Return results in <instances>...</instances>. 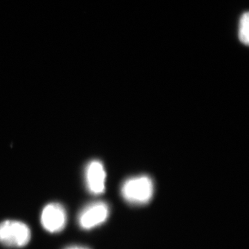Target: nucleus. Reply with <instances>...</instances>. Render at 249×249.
Here are the masks:
<instances>
[{
    "label": "nucleus",
    "mask_w": 249,
    "mask_h": 249,
    "mask_svg": "<svg viewBox=\"0 0 249 249\" xmlns=\"http://www.w3.org/2000/svg\"><path fill=\"white\" fill-rule=\"evenodd\" d=\"M124 200L130 204H145L151 200L154 194V184L147 176H139L124 181L121 188Z\"/></svg>",
    "instance_id": "f257e3e1"
},
{
    "label": "nucleus",
    "mask_w": 249,
    "mask_h": 249,
    "mask_svg": "<svg viewBox=\"0 0 249 249\" xmlns=\"http://www.w3.org/2000/svg\"><path fill=\"white\" fill-rule=\"evenodd\" d=\"M30 229L19 221L7 220L0 224V243L8 247L21 248L31 240Z\"/></svg>",
    "instance_id": "f03ea898"
},
{
    "label": "nucleus",
    "mask_w": 249,
    "mask_h": 249,
    "mask_svg": "<svg viewBox=\"0 0 249 249\" xmlns=\"http://www.w3.org/2000/svg\"><path fill=\"white\" fill-rule=\"evenodd\" d=\"M109 214V206L106 203H91L80 211L78 217V224L84 230H91L106 222Z\"/></svg>",
    "instance_id": "7ed1b4c3"
},
{
    "label": "nucleus",
    "mask_w": 249,
    "mask_h": 249,
    "mask_svg": "<svg viewBox=\"0 0 249 249\" xmlns=\"http://www.w3.org/2000/svg\"><path fill=\"white\" fill-rule=\"evenodd\" d=\"M40 221L47 231L52 233L62 231L67 224L66 211L61 204L52 203L42 210Z\"/></svg>",
    "instance_id": "20e7f679"
},
{
    "label": "nucleus",
    "mask_w": 249,
    "mask_h": 249,
    "mask_svg": "<svg viewBox=\"0 0 249 249\" xmlns=\"http://www.w3.org/2000/svg\"><path fill=\"white\" fill-rule=\"evenodd\" d=\"M87 187L93 195H101L106 189V172L99 160H92L85 170Z\"/></svg>",
    "instance_id": "39448f33"
},
{
    "label": "nucleus",
    "mask_w": 249,
    "mask_h": 249,
    "mask_svg": "<svg viewBox=\"0 0 249 249\" xmlns=\"http://www.w3.org/2000/svg\"><path fill=\"white\" fill-rule=\"evenodd\" d=\"M239 40L243 45L249 43V15L248 12L244 13L241 16L238 31Z\"/></svg>",
    "instance_id": "423d86ee"
},
{
    "label": "nucleus",
    "mask_w": 249,
    "mask_h": 249,
    "mask_svg": "<svg viewBox=\"0 0 249 249\" xmlns=\"http://www.w3.org/2000/svg\"><path fill=\"white\" fill-rule=\"evenodd\" d=\"M65 249H89L86 247H81V246H71V247H67Z\"/></svg>",
    "instance_id": "0eeeda50"
}]
</instances>
